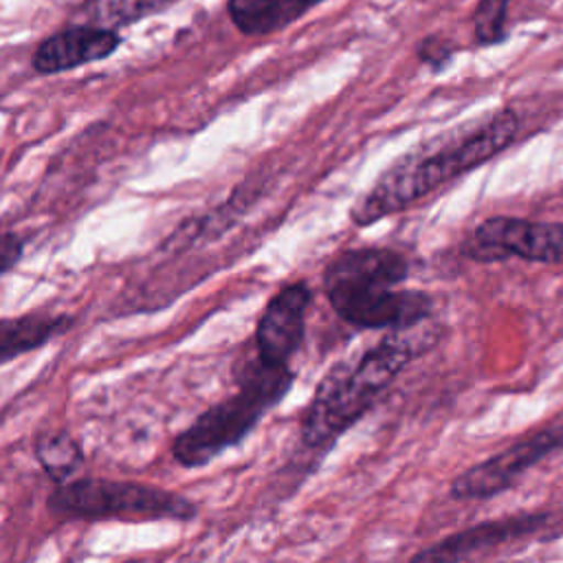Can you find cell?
Segmentation results:
<instances>
[{
  "label": "cell",
  "instance_id": "6da1fadb",
  "mask_svg": "<svg viewBox=\"0 0 563 563\" xmlns=\"http://www.w3.org/2000/svg\"><path fill=\"white\" fill-rule=\"evenodd\" d=\"M519 117L510 108L453 128L398 156L350 209L356 227H369L400 213L446 183L473 172L504 152L519 134Z\"/></svg>",
  "mask_w": 563,
  "mask_h": 563
},
{
  "label": "cell",
  "instance_id": "7a4b0ae2",
  "mask_svg": "<svg viewBox=\"0 0 563 563\" xmlns=\"http://www.w3.org/2000/svg\"><path fill=\"white\" fill-rule=\"evenodd\" d=\"M420 325V323H418ZM391 330L374 347L336 361L314 387L299 422L301 446L325 453L356 424L413 356L433 345V334L416 328Z\"/></svg>",
  "mask_w": 563,
  "mask_h": 563
},
{
  "label": "cell",
  "instance_id": "3957f363",
  "mask_svg": "<svg viewBox=\"0 0 563 563\" xmlns=\"http://www.w3.org/2000/svg\"><path fill=\"white\" fill-rule=\"evenodd\" d=\"M409 262L387 246L336 253L323 268V290L332 310L361 330H407L422 323L433 301L427 292L402 288Z\"/></svg>",
  "mask_w": 563,
  "mask_h": 563
},
{
  "label": "cell",
  "instance_id": "277c9868",
  "mask_svg": "<svg viewBox=\"0 0 563 563\" xmlns=\"http://www.w3.org/2000/svg\"><path fill=\"white\" fill-rule=\"evenodd\" d=\"M235 391L194 418L172 442V457L183 468H202L238 446L262 418L277 407L295 383L290 367L264 363L249 341L231 365Z\"/></svg>",
  "mask_w": 563,
  "mask_h": 563
},
{
  "label": "cell",
  "instance_id": "5b68a950",
  "mask_svg": "<svg viewBox=\"0 0 563 563\" xmlns=\"http://www.w3.org/2000/svg\"><path fill=\"white\" fill-rule=\"evenodd\" d=\"M46 512L57 521H191L198 504L154 484L86 475L55 484Z\"/></svg>",
  "mask_w": 563,
  "mask_h": 563
},
{
  "label": "cell",
  "instance_id": "8992f818",
  "mask_svg": "<svg viewBox=\"0 0 563 563\" xmlns=\"http://www.w3.org/2000/svg\"><path fill=\"white\" fill-rule=\"evenodd\" d=\"M460 251L466 260L484 264L510 257L537 264H563V222L493 216L464 238Z\"/></svg>",
  "mask_w": 563,
  "mask_h": 563
},
{
  "label": "cell",
  "instance_id": "52a82bcc",
  "mask_svg": "<svg viewBox=\"0 0 563 563\" xmlns=\"http://www.w3.org/2000/svg\"><path fill=\"white\" fill-rule=\"evenodd\" d=\"M563 451V424L541 429L521 438L497 455L466 468L457 475L449 488V495L457 501L486 499L515 486V482L534 464L548 455Z\"/></svg>",
  "mask_w": 563,
  "mask_h": 563
},
{
  "label": "cell",
  "instance_id": "ba28073f",
  "mask_svg": "<svg viewBox=\"0 0 563 563\" xmlns=\"http://www.w3.org/2000/svg\"><path fill=\"white\" fill-rule=\"evenodd\" d=\"M312 301V290L306 282H290L282 286L264 306L255 332V354L275 367H290V361L303 345L306 317Z\"/></svg>",
  "mask_w": 563,
  "mask_h": 563
},
{
  "label": "cell",
  "instance_id": "9c48e42d",
  "mask_svg": "<svg viewBox=\"0 0 563 563\" xmlns=\"http://www.w3.org/2000/svg\"><path fill=\"white\" fill-rule=\"evenodd\" d=\"M121 35L117 29H106L97 24H70L55 31L42 40L31 57V66L40 75L66 73L92 62L108 59L121 46Z\"/></svg>",
  "mask_w": 563,
  "mask_h": 563
},
{
  "label": "cell",
  "instance_id": "30bf717a",
  "mask_svg": "<svg viewBox=\"0 0 563 563\" xmlns=\"http://www.w3.org/2000/svg\"><path fill=\"white\" fill-rule=\"evenodd\" d=\"M548 521L545 512H530L519 517H504L497 521H482L468 526L446 539L420 550L409 563H462L477 552L497 548L510 539L537 532Z\"/></svg>",
  "mask_w": 563,
  "mask_h": 563
},
{
  "label": "cell",
  "instance_id": "8fae6325",
  "mask_svg": "<svg viewBox=\"0 0 563 563\" xmlns=\"http://www.w3.org/2000/svg\"><path fill=\"white\" fill-rule=\"evenodd\" d=\"M75 319L59 312H24L0 317V365L48 345L59 334L73 328Z\"/></svg>",
  "mask_w": 563,
  "mask_h": 563
},
{
  "label": "cell",
  "instance_id": "7c38bea8",
  "mask_svg": "<svg viewBox=\"0 0 563 563\" xmlns=\"http://www.w3.org/2000/svg\"><path fill=\"white\" fill-rule=\"evenodd\" d=\"M323 0H227L233 26L246 37H264L301 20Z\"/></svg>",
  "mask_w": 563,
  "mask_h": 563
},
{
  "label": "cell",
  "instance_id": "4fadbf2b",
  "mask_svg": "<svg viewBox=\"0 0 563 563\" xmlns=\"http://www.w3.org/2000/svg\"><path fill=\"white\" fill-rule=\"evenodd\" d=\"M33 457L53 484L77 477L86 457L79 440L66 429H44L33 438Z\"/></svg>",
  "mask_w": 563,
  "mask_h": 563
},
{
  "label": "cell",
  "instance_id": "5bb4252c",
  "mask_svg": "<svg viewBox=\"0 0 563 563\" xmlns=\"http://www.w3.org/2000/svg\"><path fill=\"white\" fill-rule=\"evenodd\" d=\"M180 0H86L81 15L88 24L121 29L156 15Z\"/></svg>",
  "mask_w": 563,
  "mask_h": 563
},
{
  "label": "cell",
  "instance_id": "9a60e30c",
  "mask_svg": "<svg viewBox=\"0 0 563 563\" xmlns=\"http://www.w3.org/2000/svg\"><path fill=\"white\" fill-rule=\"evenodd\" d=\"M510 0H479L473 11V37L479 46H495L508 37Z\"/></svg>",
  "mask_w": 563,
  "mask_h": 563
},
{
  "label": "cell",
  "instance_id": "2e32d148",
  "mask_svg": "<svg viewBox=\"0 0 563 563\" xmlns=\"http://www.w3.org/2000/svg\"><path fill=\"white\" fill-rule=\"evenodd\" d=\"M453 55H455L453 44L442 35H427L416 46V57L420 59V64H424L433 73H442L453 62Z\"/></svg>",
  "mask_w": 563,
  "mask_h": 563
},
{
  "label": "cell",
  "instance_id": "e0dca14e",
  "mask_svg": "<svg viewBox=\"0 0 563 563\" xmlns=\"http://www.w3.org/2000/svg\"><path fill=\"white\" fill-rule=\"evenodd\" d=\"M22 257H24V238L13 231L0 233V277L13 271Z\"/></svg>",
  "mask_w": 563,
  "mask_h": 563
}]
</instances>
